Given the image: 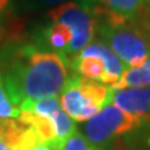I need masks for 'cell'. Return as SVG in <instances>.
<instances>
[{"mask_svg": "<svg viewBox=\"0 0 150 150\" xmlns=\"http://www.w3.org/2000/svg\"><path fill=\"white\" fill-rule=\"evenodd\" d=\"M20 110L18 118L32 125L42 143L61 147L65 140L76 132L74 120L63 110L57 96L25 102Z\"/></svg>", "mask_w": 150, "mask_h": 150, "instance_id": "3", "label": "cell"}, {"mask_svg": "<svg viewBox=\"0 0 150 150\" xmlns=\"http://www.w3.org/2000/svg\"><path fill=\"white\" fill-rule=\"evenodd\" d=\"M0 150H14V149H13V147H11L3 138L0 136Z\"/></svg>", "mask_w": 150, "mask_h": 150, "instance_id": "17", "label": "cell"}, {"mask_svg": "<svg viewBox=\"0 0 150 150\" xmlns=\"http://www.w3.org/2000/svg\"><path fill=\"white\" fill-rule=\"evenodd\" d=\"M91 4L96 33L128 68L139 67L150 56V20L128 21L102 6Z\"/></svg>", "mask_w": 150, "mask_h": 150, "instance_id": "2", "label": "cell"}, {"mask_svg": "<svg viewBox=\"0 0 150 150\" xmlns=\"http://www.w3.org/2000/svg\"><path fill=\"white\" fill-rule=\"evenodd\" d=\"M21 110L13 103L6 89L3 75L0 72V118H17Z\"/></svg>", "mask_w": 150, "mask_h": 150, "instance_id": "12", "label": "cell"}, {"mask_svg": "<svg viewBox=\"0 0 150 150\" xmlns=\"http://www.w3.org/2000/svg\"><path fill=\"white\" fill-rule=\"evenodd\" d=\"M47 18L52 21L61 22L71 29L72 40L67 57L70 59L89 43L93 42L96 35V21L92 13L91 4L79 0H70L54 7L47 13Z\"/></svg>", "mask_w": 150, "mask_h": 150, "instance_id": "7", "label": "cell"}, {"mask_svg": "<svg viewBox=\"0 0 150 150\" xmlns=\"http://www.w3.org/2000/svg\"><path fill=\"white\" fill-rule=\"evenodd\" d=\"M60 149L61 147H59V146H56V145H52V143H43V145H39L31 150H60Z\"/></svg>", "mask_w": 150, "mask_h": 150, "instance_id": "15", "label": "cell"}, {"mask_svg": "<svg viewBox=\"0 0 150 150\" xmlns=\"http://www.w3.org/2000/svg\"><path fill=\"white\" fill-rule=\"evenodd\" d=\"M140 86H150V56L142 65L125 70L122 76L115 85L111 86V89L140 88Z\"/></svg>", "mask_w": 150, "mask_h": 150, "instance_id": "11", "label": "cell"}, {"mask_svg": "<svg viewBox=\"0 0 150 150\" xmlns=\"http://www.w3.org/2000/svg\"><path fill=\"white\" fill-rule=\"evenodd\" d=\"M95 3L128 21H149L150 0H85Z\"/></svg>", "mask_w": 150, "mask_h": 150, "instance_id": "10", "label": "cell"}, {"mask_svg": "<svg viewBox=\"0 0 150 150\" xmlns=\"http://www.w3.org/2000/svg\"><path fill=\"white\" fill-rule=\"evenodd\" d=\"M70 60L38 43H21L3 54L6 89L20 108L25 102L60 95L70 78Z\"/></svg>", "mask_w": 150, "mask_h": 150, "instance_id": "1", "label": "cell"}, {"mask_svg": "<svg viewBox=\"0 0 150 150\" xmlns=\"http://www.w3.org/2000/svg\"><path fill=\"white\" fill-rule=\"evenodd\" d=\"M60 150H99V149L92 145L91 142L83 136V134L76 131L65 140L64 145L61 146Z\"/></svg>", "mask_w": 150, "mask_h": 150, "instance_id": "14", "label": "cell"}, {"mask_svg": "<svg viewBox=\"0 0 150 150\" xmlns=\"http://www.w3.org/2000/svg\"><path fill=\"white\" fill-rule=\"evenodd\" d=\"M111 86L72 74L60 93L61 107L74 121L86 122L111 103Z\"/></svg>", "mask_w": 150, "mask_h": 150, "instance_id": "4", "label": "cell"}, {"mask_svg": "<svg viewBox=\"0 0 150 150\" xmlns=\"http://www.w3.org/2000/svg\"><path fill=\"white\" fill-rule=\"evenodd\" d=\"M68 60L74 74L107 86L115 85L127 70L117 54L102 40L89 43Z\"/></svg>", "mask_w": 150, "mask_h": 150, "instance_id": "5", "label": "cell"}, {"mask_svg": "<svg viewBox=\"0 0 150 150\" xmlns=\"http://www.w3.org/2000/svg\"><path fill=\"white\" fill-rule=\"evenodd\" d=\"M71 40H72V32H71L70 28L61 22L49 20L47 24H45L42 28H39L33 42L38 43L42 47L64 54L67 57Z\"/></svg>", "mask_w": 150, "mask_h": 150, "instance_id": "9", "label": "cell"}, {"mask_svg": "<svg viewBox=\"0 0 150 150\" xmlns=\"http://www.w3.org/2000/svg\"><path fill=\"white\" fill-rule=\"evenodd\" d=\"M65 1H70V0H11V4H14V7L20 8V10L33 11L50 8V7L54 8ZM79 1H85V0H79Z\"/></svg>", "mask_w": 150, "mask_h": 150, "instance_id": "13", "label": "cell"}, {"mask_svg": "<svg viewBox=\"0 0 150 150\" xmlns=\"http://www.w3.org/2000/svg\"><path fill=\"white\" fill-rule=\"evenodd\" d=\"M10 4H11V0H0V13L7 10Z\"/></svg>", "mask_w": 150, "mask_h": 150, "instance_id": "16", "label": "cell"}, {"mask_svg": "<svg viewBox=\"0 0 150 150\" xmlns=\"http://www.w3.org/2000/svg\"><path fill=\"white\" fill-rule=\"evenodd\" d=\"M143 124V120L128 114L110 103L102 111L86 121L82 132L95 147H102L111 140L140 128Z\"/></svg>", "mask_w": 150, "mask_h": 150, "instance_id": "6", "label": "cell"}, {"mask_svg": "<svg viewBox=\"0 0 150 150\" xmlns=\"http://www.w3.org/2000/svg\"><path fill=\"white\" fill-rule=\"evenodd\" d=\"M111 103L145 122L150 121V86L112 89Z\"/></svg>", "mask_w": 150, "mask_h": 150, "instance_id": "8", "label": "cell"}]
</instances>
